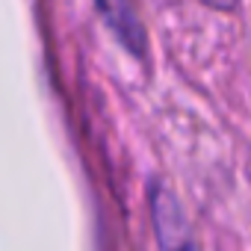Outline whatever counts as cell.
Instances as JSON below:
<instances>
[{
	"instance_id": "obj_2",
	"label": "cell",
	"mask_w": 251,
	"mask_h": 251,
	"mask_svg": "<svg viewBox=\"0 0 251 251\" xmlns=\"http://www.w3.org/2000/svg\"><path fill=\"white\" fill-rule=\"evenodd\" d=\"M151 213H154V230L163 248H189L192 236L183 219V210L177 204V198L172 195V189L154 183L151 186Z\"/></svg>"
},
{
	"instance_id": "obj_1",
	"label": "cell",
	"mask_w": 251,
	"mask_h": 251,
	"mask_svg": "<svg viewBox=\"0 0 251 251\" xmlns=\"http://www.w3.org/2000/svg\"><path fill=\"white\" fill-rule=\"evenodd\" d=\"M95 6L124 50L133 56H145V27L133 0H95Z\"/></svg>"
},
{
	"instance_id": "obj_3",
	"label": "cell",
	"mask_w": 251,
	"mask_h": 251,
	"mask_svg": "<svg viewBox=\"0 0 251 251\" xmlns=\"http://www.w3.org/2000/svg\"><path fill=\"white\" fill-rule=\"evenodd\" d=\"M210 6H216V9H233L236 6V0H207Z\"/></svg>"
}]
</instances>
